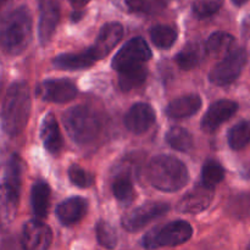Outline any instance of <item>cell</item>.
<instances>
[{
  "mask_svg": "<svg viewBox=\"0 0 250 250\" xmlns=\"http://www.w3.org/2000/svg\"><path fill=\"white\" fill-rule=\"evenodd\" d=\"M31 94L26 82H15L10 85L1 109V126L11 137L21 134L26 128L31 114Z\"/></svg>",
  "mask_w": 250,
  "mask_h": 250,
  "instance_id": "obj_1",
  "label": "cell"
},
{
  "mask_svg": "<svg viewBox=\"0 0 250 250\" xmlns=\"http://www.w3.org/2000/svg\"><path fill=\"white\" fill-rule=\"evenodd\" d=\"M32 38V16L26 6L7 15L0 24V49L9 55L23 53Z\"/></svg>",
  "mask_w": 250,
  "mask_h": 250,
  "instance_id": "obj_2",
  "label": "cell"
},
{
  "mask_svg": "<svg viewBox=\"0 0 250 250\" xmlns=\"http://www.w3.org/2000/svg\"><path fill=\"white\" fill-rule=\"evenodd\" d=\"M148 178L151 185L163 192H177L189 181L185 164L170 155H158L148 165Z\"/></svg>",
  "mask_w": 250,
  "mask_h": 250,
  "instance_id": "obj_3",
  "label": "cell"
},
{
  "mask_svg": "<svg viewBox=\"0 0 250 250\" xmlns=\"http://www.w3.org/2000/svg\"><path fill=\"white\" fill-rule=\"evenodd\" d=\"M66 131L75 143L89 144L102 132V120L92 107L78 105L68 109L63 116Z\"/></svg>",
  "mask_w": 250,
  "mask_h": 250,
  "instance_id": "obj_4",
  "label": "cell"
},
{
  "mask_svg": "<svg viewBox=\"0 0 250 250\" xmlns=\"http://www.w3.org/2000/svg\"><path fill=\"white\" fill-rule=\"evenodd\" d=\"M193 236V229L186 221H172L150 229L143 237V247L148 250L175 247L186 243Z\"/></svg>",
  "mask_w": 250,
  "mask_h": 250,
  "instance_id": "obj_5",
  "label": "cell"
},
{
  "mask_svg": "<svg viewBox=\"0 0 250 250\" xmlns=\"http://www.w3.org/2000/svg\"><path fill=\"white\" fill-rule=\"evenodd\" d=\"M247 60H248V56L243 48L234 49L212 68L209 75L211 83L216 85L231 84L241 75Z\"/></svg>",
  "mask_w": 250,
  "mask_h": 250,
  "instance_id": "obj_6",
  "label": "cell"
},
{
  "mask_svg": "<svg viewBox=\"0 0 250 250\" xmlns=\"http://www.w3.org/2000/svg\"><path fill=\"white\" fill-rule=\"evenodd\" d=\"M151 58V50L146 42L141 37L129 39L125 45L117 51L112 59V68L122 71L127 67L137 65H144Z\"/></svg>",
  "mask_w": 250,
  "mask_h": 250,
  "instance_id": "obj_7",
  "label": "cell"
},
{
  "mask_svg": "<svg viewBox=\"0 0 250 250\" xmlns=\"http://www.w3.org/2000/svg\"><path fill=\"white\" fill-rule=\"evenodd\" d=\"M170 210L166 203H146L137 209L132 210L122 217V226L128 232H137L146 227L149 222L163 216Z\"/></svg>",
  "mask_w": 250,
  "mask_h": 250,
  "instance_id": "obj_8",
  "label": "cell"
},
{
  "mask_svg": "<svg viewBox=\"0 0 250 250\" xmlns=\"http://www.w3.org/2000/svg\"><path fill=\"white\" fill-rule=\"evenodd\" d=\"M53 242L50 227L41 220L26 222L22 229L21 244L24 250H48Z\"/></svg>",
  "mask_w": 250,
  "mask_h": 250,
  "instance_id": "obj_9",
  "label": "cell"
},
{
  "mask_svg": "<svg viewBox=\"0 0 250 250\" xmlns=\"http://www.w3.org/2000/svg\"><path fill=\"white\" fill-rule=\"evenodd\" d=\"M37 95L45 102L68 103L77 95V88L68 80H46L37 87Z\"/></svg>",
  "mask_w": 250,
  "mask_h": 250,
  "instance_id": "obj_10",
  "label": "cell"
},
{
  "mask_svg": "<svg viewBox=\"0 0 250 250\" xmlns=\"http://www.w3.org/2000/svg\"><path fill=\"white\" fill-rule=\"evenodd\" d=\"M238 110V104L232 100H217L210 105L209 110L202 120V129L207 133L216 131L224 122L231 119Z\"/></svg>",
  "mask_w": 250,
  "mask_h": 250,
  "instance_id": "obj_11",
  "label": "cell"
},
{
  "mask_svg": "<svg viewBox=\"0 0 250 250\" xmlns=\"http://www.w3.org/2000/svg\"><path fill=\"white\" fill-rule=\"evenodd\" d=\"M155 111L146 103H137L127 111L124 124L129 132L142 134L148 131L155 122Z\"/></svg>",
  "mask_w": 250,
  "mask_h": 250,
  "instance_id": "obj_12",
  "label": "cell"
},
{
  "mask_svg": "<svg viewBox=\"0 0 250 250\" xmlns=\"http://www.w3.org/2000/svg\"><path fill=\"white\" fill-rule=\"evenodd\" d=\"M122 36H124V27L119 22H110L104 24L98 34L95 44L89 48L95 61L109 55L110 51L121 41Z\"/></svg>",
  "mask_w": 250,
  "mask_h": 250,
  "instance_id": "obj_13",
  "label": "cell"
},
{
  "mask_svg": "<svg viewBox=\"0 0 250 250\" xmlns=\"http://www.w3.org/2000/svg\"><path fill=\"white\" fill-rule=\"evenodd\" d=\"M212 199L214 188L207 187L200 183L183 197V199L178 203L177 209L183 214H199L210 207Z\"/></svg>",
  "mask_w": 250,
  "mask_h": 250,
  "instance_id": "obj_14",
  "label": "cell"
},
{
  "mask_svg": "<svg viewBox=\"0 0 250 250\" xmlns=\"http://www.w3.org/2000/svg\"><path fill=\"white\" fill-rule=\"evenodd\" d=\"M60 19V9L56 0H42L39 15V41L43 45L50 42Z\"/></svg>",
  "mask_w": 250,
  "mask_h": 250,
  "instance_id": "obj_15",
  "label": "cell"
},
{
  "mask_svg": "<svg viewBox=\"0 0 250 250\" xmlns=\"http://www.w3.org/2000/svg\"><path fill=\"white\" fill-rule=\"evenodd\" d=\"M20 189L2 181L0 183V226H9L15 220L19 209Z\"/></svg>",
  "mask_w": 250,
  "mask_h": 250,
  "instance_id": "obj_16",
  "label": "cell"
},
{
  "mask_svg": "<svg viewBox=\"0 0 250 250\" xmlns=\"http://www.w3.org/2000/svg\"><path fill=\"white\" fill-rule=\"evenodd\" d=\"M87 200L80 197H72L63 200L56 208V216L65 226L77 224L87 212Z\"/></svg>",
  "mask_w": 250,
  "mask_h": 250,
  "instance_id": "obj_17",
  "label": "cell"
},
{
  "mask_svg": "<svg viewBox=\"0 0 250 250\" xmlns=\"http://www.w3.org/2000/svg\"><path fill=\"white\" fill-rule=\"evenodd\" d=\"M41 138L46 150L53 155H58L63 148V138L54 114L45 115L41 127Z\"/></svg>",
  "mask_w": 250,
  "mask_h": 250,
  "instance_id": "obj_18",
  "label": "cell"
},
{
  "mask_svg": "<svg viewBox=\"0 0 250 250\" xmlns=\"http://www.w3.org/2000/svg\"><path fill=\"white\" fill-rule=\"evenodd\" d=\"M202 107V99L197 94L185 95L172 100L166 107V115L171 119H187L197 114Z\"/></svg>",
  "mask_w": 250,
  "mask_h": 250,
  "instance_id": "obj_19",
  "label": "cell"
},
{
  "mask_svg": "<svg viewBox=\"0 0 250 250\" xmlns=\"http://www.w3.org/2000/svg\"><path fill=\"white\" fill-rule=\"evenodd\" d=\"M94 62L95 59L90 49L81 51V53L61 54V55L55 56V59L53 60L54 66L56 68L66 71L84 70V68L90 67Z\"/></svg>",
  "mask_w": 250,
  "mask_h": 250,
  "instance_id": "obj_20",
  "label": "cell"
},
{
  "mask_svg": "<svg viewBox=\"0 0 250 250\" xmlns=\"http://www.w3.org/2000/svg\"><path fill=\"white\" fill-rule=\"evenodd\" d=\"M51 190L50 187L44 181H38L33 185L31 192V204L34 215L39 219L46 217L50 207Z\"/></svg>",
  "mask_w": 250,
  "mask_h": 250,
  "instance_id": "obj_21",
  "label": "cell"
},
{
  "mask_svg": "<svg viewBox=\"0 0 250 250\" xmlns=\"http://www.w3.org/2000/svg\"><path fill=\"white\" fill-rule=\"evenodd\" d=\"M236 39L226 32H215L209 37L205 51L214 58H225L234 50Z\"/></svg>",
  "mask_w": 250,
  "mask_h": 250,
  "instance_id": "obj_22",
  "label": "cell"
},
{
  "mask_svg": "<svg viewBox=\"0 0 250 250\" xmlns=\"http://www.w3.org/2000/svg\"><path fill=\"white\" fill-rule=\"evenodd\" d=\"M205 54H207V51H205V48L202 44L189 43L177 54L176 62L182 70H193L202 62Z\"/></svg>",
  "mask_w": 250,
  "mask_h": 250,
  "instance_id": "obj_23",
  "label": "cell"
},
{
  "mask_svg": "<svg viewBox=\"0 0 250 250\" xmlns=\"http://www.w3.org/2000/svg\"><path fill=\"white\" fill-rule=\"evenodd\" d=\"M119 73L120 87L124 92H129L134 88L141 87L146 82L148 77V68L146 67V65H137L125 68Z\"/></svg>",
  "mask_w": 250,
  "mask_h": 250,
  "instance_id": "obj_24",
  "label": "cell"
},
{
  "mask_svg": "<svg viewBox=\"0 0 250 250\" xmlns=\"http://www.w3.org/2000/svg\"><path fill=\"white\" fill-rule=\"evenodd\" d=\"M115 4L128 12L153 14L163 9L164 0H114Z\"/></svg>",
  "mask_w": 250,
  "mask_h": 250,
  "instance_id": "obj_25",
  "label": "cell"
},
{
  "mask_svg": "<svg viewBox=\"0 0 250 250\" xmlns=\"http://www.w3.org/2000/svg\"><path fill=\"white\" fill-rule=\"evenodd\" d=\"M150 38L158 48L170 49L177 39V31L171 26L158 24L150 29Z\"/></svg>",
  "mask_w": 250,
  "mask_h": 250,
  "instance_id": "obj_26",
  "label": "cell"
},
{
  "mask_svg": "<svg viewBox=\"0 0 250 250\" xmlns=\"http://www.w3.org/2000/svg\"><path fill=\"white\" fill-rule=\"evenodd\" d=\"M166 142L178 151H189L193 148V137L182 127H172L166 134Z\"/></svg>",
  "mask_w": 250,
  "mask_h": 250,
  "instance_id": "obj_27",
  "label": "cell"
},
{
  "mask_svg": "<svg viewBox=\"0 0 250 250\" xmlns=\"http://www.w3.org/2000/svg\"><path fill=\"white\" fill-rule=\"evenodd\" d=\"M229 144L233 150L243 149L250 143V121H242L229 131Z\"/></svg>",
  "mask_w": 250,
  "mask_h": 250,
  "instance_id": "obj_28",
  "label": "cell"
},
{
  "mask_svg": "<svg viewBox=\"0 0 250 250\" xmlns=\"http://www.w3.org/2000/svg\"><path fill=\"white\" fill-rule=\"evenodd\" d=\"M112 192H114L115 198L120 203L129 204L134 199L133 182H132L129 175L122 173V175L117 176L112 183Z\"/></svg>",
  "mask_w": 250,
  "mask_h": 250,
  "instance_id": "obj_29",
  "label": "cell"
},
{
  "mask_svg": "<svg viewBox=\"0 0 250 250\" xmlns=\"http://www.w3.org/2000/svg\"><path fill=\"white\" fill-rule=\"evenodd\" d=\"M225 178V168L216 160H209L202 168V183L207 187L214 188Z\"/></svg>",
  "mask_w": 250,
  "mask_h": 250,
  "instance_id": "obj_30",
  "label": "cell"
},
{
  "mask_svg": "<svg viewBox=\"0 0 250 250\" xmlns=\"http://www.w3.org/2000/svg\"><path fill=\"white\" fill-rule=\"evenodd\" d=\"M95 232H97V239L98 243L105 249L112 250L116 248L117 246V233L115 231L114 227L109 224V222L99 221L95 227Z\"/></svg>",
  "mask_w": 250,
  "mask_h": 250,
  "instance_id": "obj_31",
  "label": "cell"
},
{
  "mask_svg": "<svg viewBox=\"0 0 250 250\" xmlns=\"http://www.w3.org/2000/svg\"><path fill=\"white\" fill-rule=\"evenodd\" d=\"M23 168L24 166L21 159H20L17 155L12 156V158L10 159L9 164H7L6 175H5V180H4L5 182L21 188Z\"/></svg>",
  "mask_w": 250,
  "mask_h": 250,
  "instance_id": "obj_32",
  "label": "cell"
},
{
  "mask_svg": "<svg viewBox=\"0 0 250 250\" xmlns=\"http://www.w3.org/2000/svg\"><path fill=\"white\" fill-rule=\"evenodd\" d=\"M224 0H198L193 4V14L198 19H208L221 9Z\"/></svg>",
  "mask_w": 250,
  "mask_h": 250,
  "instance_id": "obj_33",
  "label": "cell"
},
{
  "mask_svg": "<svg viewBox=\"0 0 250 250\" xmlns=\"http://www.w3.org/2000/svg\"><path fill=\"white\" fill-rule=\"evenodd\" d=\"M68 178L75 186L80 188H89L94 183L95 177L93 173L88 172L78 165H72L68 168Z\"/></svg>",
  "mask_w": 250,
  "mask_h": 250,
  "instance_id": "obj_34",
  "label": "cell"
},
{
  "mask_svg": "<svg viewBox=\"0 0 250 250\" xmlns=\"http://www.w3.org/2000/svg\"><path fill=\"white\" fill-rule=\"evenodd\" d=\"M229 208H231V211L237 216H238L241 208H246V210L250 212V197L249 195H241V197L234 198L233 202L229 204Z\"/></svg>",
  "mask_w": 250,
  "mask_h": 250,
  "instance_id": "obj_35",
  "label": "cell"
},
{
  "mask_svg": "<svg viewBox=\"0 0 250 250\" xmlns=\"http://www.w3.org/2000/svg\"><path fill=\"white\" fill-rule=\"evenodd\" d=\"M88 1H89V0H70V2L73 5V6L76 7V9L83 7L85 4H87Z\"/></svg>",
  "mask_w": 250,
  "mask_h": 250,
  "instance_id": "obj_36",
  "label": "cell"
},
{
  "mask_svg": "<svg viewBox=\"0 0 250 250\" xmlns=\"http://www.w3.org/2000/svg\"><path fill=\"white\" fill-rule=\"evenodd\" d=\"M247 1H248V0H232V2H233L234 5H237V6H242V5L246 4Z\"/></svg>",
  "mask_w": 250,
  "mask_h": 250,
  "instance_id": "obj_37",
  "label": "cell"
},
{
  "mask_svg": "<svg viewBox=\"0 0 250 250\" xmlns=\"http://www.w3.org/2000/svg\"><path fill=\"white\" fill-rule=\"evenodd\" d=\"M7 1H9V0H0V12H1V10L4 9L5 5L7 4Z\"/></svg>",
  "mask_w": 250,
  "mask_h": 250,
  "instance_id": "obj_38",
  "label": "cell"
},
{
  "mask_svg": "<svg viewBox=\"0 0 250 250\" xmlns=\"http://www.w3.org/2000/svg\"><path fill=\"white\" fill-rule=\"evenodd\" d=\"M247 250H250V246H249V247H248V249H247Z\"/></svg>",
  "mask_w": 250,
  "mask_h": 250,
  "instance_id": "obj_39",
  "label": "cell"
}]
</instances>
